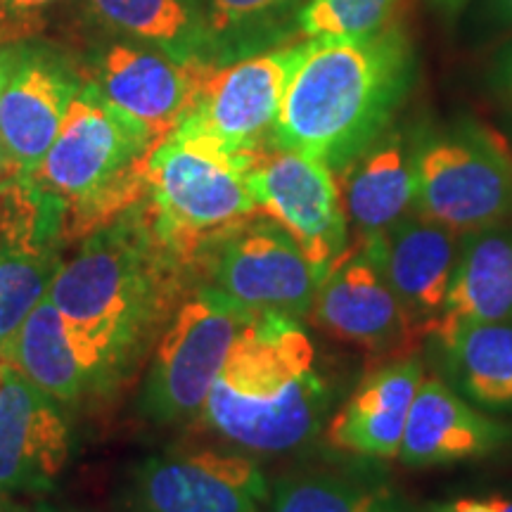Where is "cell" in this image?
Wrapping results in <instances>:
<instances>
[{"label": "cell", "mask_w": 512, "mask_h": 512, "mask_svg": "<svg viewBox=\"0 0 512 512\" xmlns=\"http://www.w3.org/2000/svg\"><path fill=\"white\" fill-rule=\"evenodd\" d=\"M328 401V382L299 320L256 316L235 339L200 418L247 451L287 453L318 432Z\"/></svg>", "instance_id": "3957f363"}, {"label": "cell", "mask_w": 512, "mask_h": 512, "mask_svg": "<svg viewBox=\"0 0 512 512\" xmlns=\"http://www.w3.org/2000/svg\"><path fill=\"white\" fill-rule=\"evenodd\" d=\"M107 27L150 43L178 62H207V36L195 0H86Z\"/></svg>", "instance_id": "d4e9b609"}, {"label": "cell", "mask_w": 512, "mask_h": 512, "mask_svg": "<svg viewBox=\"0 0 512 512\" xmlns=\"http://www.w3.org/2000/svg\"><path fill=\"white\" fill-rule=\"evenodd\" d=\"M5 363L60 403H74L93 392L86 368L81 366L60 311L50 297L24 320Z\"/></svg>", "instance_id": "cb8c5ba5"}, {"label": "cell", "mask_w": 512, "mask_h": 512, "mask_svg": "<svg viewBox=\"0 0 512 512\" xmlns=\"http://www.w3.org/2000/svg\"><path fill=\"white\" fill-rule=\"evenodd\" d=\"M252 318L207 285L192 290L159 335L138 411L157 425L200 413L235 339Z\"/></svg>", "instance_id": "ba28073f"}, {"label": "cell", "mask_w": 512, "mask_h": 512, "mask_svg": "<svg viewBox=\"0 0 512 512\" xmlns=\"http://www.w3.org/2000/svg\"><path fill=\"white\" fill-rule=\"evenodd\" d=\"M486 323H512V228L491 226L460 235L444 306L430 339Z\"/></svg>", "instance_id": "ffe728a7"}, {"label": "cell", "mask_w": 512, "mask_h": 512, "mask_svg": "<svg viewBox=\"0 0 512 512\" xmlns=\"http://www.w3.org/2000/svg\"><path fill=\"white\" fill-rule=\"evenodd\" d=\"M53 3L55 0H0V17L29 24V27L36 29V19L41 15V10Z\"/></svg>", "instance_id": "f1b7e54d"}, {"label": "cell", "mask_w": 512, "mask_h": 512, "mask_svg": "<svg viewBox=\"0 0 512 512\" xmlns=\"http://www.w3.org/2000/svg\"><path fill=\"white\" fill-rule=\"evenodd\" d=\"M3 368H5V361L0 358V380H3Z\"/></svg>", "instance_id": "d590c367"}, {"label": "cell", "mask_w": 512, "mask_h": 512, "mask_svg": "<svg viewBox=\"0 0 512 512\" xmlns=\"http://www.w3.org/2000/svg\"><path fill=\"white\" fill-rule=\"evenodd\" d=\"M0 512H22V503H17L15 496L0 491Z\"/></svg>", "instance_id": "e575fe53"}, {"label": "cell", "mask_w": 512, "mask_h": 512, "mask_svg": "<svg viewBox=\"0 0 512 512\" xmlns=\"http://www.w3.org/2000/svg\"><path fill=\"white\" fill-rule=\"evenodd\" d=\"M79 91L72 69L53 55L27 48L0 98V140L19 176L34 174L46 159Z\"/></svg>", "instance_id": "d6986e66"}, {"label": "cell", "mask_w": 512, "mask_h": 512, "mask_svg": "<svg viewBox=\"0 0 512 512\" xmlns=\"http://www.w3.org/2000/svg\"><path fill=\"white\" fill-rule=\"evenodd\" d=\"M434 347L446 377L467 401L512 411V323L470 325Z\"/></svg>", "instance_id": "603a6c76"}, {"label": "cell", "mask_w": 512, "mask_h": 512, "mask_svg": "<svg viewBox=\"0 0 512 512\" xmlns=\"http://www.w3.org/2000/svg\"><path fill=\"white\" fill-rule=\"evenodd\" d=\"M425 512H512L508 496H463L453 501L432 505Z\"/></svg>", "instance_id": "83f0119b"}, {"label": "cell", "mask_w": 512, "mask_h": 512, "mask_svg": "<svg viewBox=\"0 0 512 512\" xmlns=\"http://www.w3.org/2000/svg\"><path fill=\"white\" fill-rule=\"evenodd\" d=\"M354 242L380 268L420 335L430 337L451 285L458 235L418 214H408L384 233Z\"/></svg>", "instance_id": "2e32d148"}, {"label": "cell", "mask_w": 512, "mask_h": 512, "mask_svg": "<svg viewBox=\"0 0 512 512\" xmlns=\"http://www.w3.org/2000/svg\"><path fill=\"white\" fill-rule=\"evenodd\" d=\"M413 81L415 50L399 27L309 41L285 86L271 145L318 159L337 174L392 126Z\"/></svg>", "instance_id": "7a4b0ae2"}, {"label": "cell", "mask_w": 512, "mask_h": 512, "mask_svg": "<svg viewBox=\"0 0 512 512\" xmlns=\"http://www.w3.org/2000/svg\"><path fill=\"white\" fill-rule=\"evenodd\" d=\"M491 19L501 27H512V0H489Z\"/></svg>", "instance_id": "1f68e13d"}, {"label": "cell", "mask_w": 512, "mask_h": 512, "mask_svg": "<svg viewBox=\"0 0 512 512\" xmlns=\"http://www.w3.org/2000/svg\"><path fill=\"white\" fill-rule=\"evenodd\" d=\"M29 46H22V43H8V46H0V98H3L5 88L15 76L17 67L22 64L24 55H27Z\"/></svg>", "instance_id": "f546056e"}, {"label": "cell", "mask_w": 512, "mask_h": 512, "mask_svg": "<svg viewBox=\"0 0 512 512\" xmlns=\"http://www.w3.org/2000/svg\"><path fill=\"white\" fill-rule=\"evenodd\" d=\"M204 67L202 62H178L157 48L117 43L83 86L162 143L188 112Z\"/></svg>", "instance_id": "9a60e30c"}, {"label": "cell", "mask_w": 512, "mask_h": 512, "mask_svg": "<svg viewBox=\"0 0 512 512\" xmlns=\"http://www.w3.org/2000/svg\"><path fill=\"white\" fill-rule=\"evenodd\" d=\"M413 169V214L458 238L512 219V150L484 124L413 138Z\"/></svg>", "instance_id": "8992f818"}, {"label": "cell", "mask_w": 512, "mask_h": 512, "mask_svg": "<svg viewBox=\"0 0 512 512\" xmlns=\"http://www.w3.org/2000/svg\"><path fill=\"white\" fill-rule=\"evenodd\" d=\"M22 512H83L76 508H64V505H55L48 501H34L29 505H22Z\"/></svg>", "instance_id": "836d02e7"}, {"label": "cell", "mask_w": 512, "mask_h": 512, "mask_svg": "<svg viewBox=\"0 0 512 512\" xmlns=\"http://www.w3.org/2000/svg\"><path fill=\"white\" fill-rule=\"evenodd\" d=\"M72 456V430L53 396L5 363L0 380V491L43 496Z\"/></svg>", "instance_id": "5bb4252c"}, {"label": "cell", "mask_w": 512, "mask_h": 512, "mask_svg": "<svg viewBox=\"0 0 512 512\" xmlns=\"http://www.w3.org/2000/svg\"><path fill=\"white\" fill-rule=\"evenodd\" d=\"M512 430L482 411L437 375H425L411 403L399 460L406 467H439L501 451Z\"/></svg>", "instance_id": "e0dca14e"}, {"label": "cell", "mask_w": 512, "mask_h": 512, "mask_svg": "<svg viewBox=\"0 0 512 512\" xmlns=\"http://www.w3.org/2000/svg\"><path fill=\"white\" fill-rule=\"evenodd\" d=\"M247 166L169 136L152 150L145 207L152 228L185 266L259 214ZM195 278V275H192Z\"/></svg>", "instance_id": "5b68a950"}, {"label": "cell", "mask_w": 512, "mask_h": 512, "mask_svg": "<svg viewBox=\"0 0 512 512\" xmlns=\"http://www.w3.org/2000/svg\"><path fill=\"white\" fill-rule=\"evenodd\" d=\"M0 209V358H8L24 320L48 297L62 268L64 214L31 176L3 185Z\"/></svg>", "instance_id": "7c38bea8"}, {"label": "cell", "mask_w": 512, "mask_h": 512, "mask_svg": "<svg viewBox=\"0 0 512 512\" xmlns=\"http://www.w3.org/2000/svg\"><path fill=\"white\" fill-rule=\"evenodd\" d=\"M491 83H494L496 93L512 102V43L496 57L494 69H491Z\"/></svg>", "instance_id": "4dcf8cb0"}, {"label": "cell", "mask_w": 512, "mask_h": 512, "mask_svg": "<svg viewBox=\"0 0 512 512\" xmlns=\"http://www.w3.org/2000/svg\"><path fill=\"white\" fill-rule=\"evenodd\" d=\"M309 0H195L207 36V62L228 64L285 46L299 34L297 17Z\"/></svg>", "instance_id": "7402d4cb"}, {"label": "cell", "mask_w": 512, "mask_h": 512, "mask_svg": "<svg viewBox=\"0 0 512 512\" xmlns=\"http://www.w3.org/2000/svg\"><path fill=\"white\" fill-rule=\"evenodd\" d=\"M157 145L143 126L81 86L46 159L29 176L62 207L67 238H79L145 200V171Z\"/></svg>", "instance_id": "277c9868"}, {"label": "cell", "mask_w": 512, "mask_h": 512, "mask_svg": "<svg viewBox=\"0 0 512 512\" xmlns=\"http://www.w3.org/2000/svg\"><path fill=\"white\" fill-rule=\"evenodd\" d=\"M245 178L259 211L297 242L323 278L351 245L335 171L318 159L271 145L254 159Z\"/></svg>", "instance_id": "8fae6325"}, {"label": "cell", "mask_w": 512, "mask_h": 512, "mask_svg": "<svg viewBox=\"0 0 512 512\" xmlns=\"http://www.w3.org/2000/svg\"><path fill=\"white\" fill-rule=\"evenodd\" d=\"M422 377L425 368L415 354L382 361L330 418L325 427L328 446L358 458H399Z\"/></svg>", "instance_id": "ac0fdd59"}, {"label": "cell", "mask_w": 512, "mask_h": 512, "mask_svg": "<svg viewBox=\"0 0 512 512\" xmlns=\"http://www.w3.org/2000/svg\"><path fill=\"white\" fill-rule=\"evenodd\" d=\"M195 283L190 266L164 247L145 200L86 235L62 264L48 297L60 311L93 392L136 368Z\"/></svg>", "instance_id": "6da1fadb"}, {"label": "cell", "mask_w": 512, "mask_h": 512, "mask_svg": "<svg viewBox=\"0 0 512 512\" xmlns=\"http://www.w3.org/2000/svg\"><path fill=\"white\" fill-rule=\"evenodd\" d=\"M439 3H458V0H439Z\"/></svg>", "instance_id": "8d00e7d4"}, {"label": "cell", "mask_w": 512, "mask_h": 512, "mask_svg": "<svg viewBox=\"0 0 512 512\" xmlns=\"http://www.w3.org/2000/svg\"><path fill=\"white\" fill-rule=\"evenodd\" d=\"M309 316L320 330L380 361L413 356L422 339L380 268L354 240L320 278Z\"/></svg>", "instance_id": "4fadbf2b"}, {"label": "cell", "mask_w": 512, "mask_h": 512, "mask_svg": "<svg viewBox=\"0 0 512 512\" xmlns=\"http://www.w3.org/2000/svg\"><path fill=\"white\" fill-rule=\"evenodd\" d=\"M264 512H425L380 479L302 472L280 479Z\"/></svg>", "instance_id": "484cf974"}, {"label": "cell", "mask_w": 512, "mask_h": 512, "mask_svg": "<svg viewBox=\"0 0 512 512\" xmlns=\"http://www.w3.org/2000/svg\"><path fill=\"white\" fill-rule=\"evenodd\" d=\"M17 176H19L17 164L12 162L10 152L5 150L3 140H0V185H5V183H10V181H15Z\"/></svg>", "instance_id": "d6a6232c"}, {"label": "cell", "mask_w": 512, "mask_h": 512, "mask_svg": "<svg viewBox=\"0 0 512 512\" xmlns=\"http://www.w3.org/2000/svg\"><path fill=\"white\" fill-rule=\"evenodd\" d=\"M306 46L309 41L287 43L219 67L207 64L188 112L171 136L249 169L271 147L285 86Z\"/></svg>", "instance_id": "52a82bcc"}, {"label": "cell", "mask_w": 512, "mask_h": 512, "mask_svg": "<svg viewBox=\"0 0 512 512\" xmlns=\"http://www.w3.org/2000/svg\"><path fill=\"white\" fill-rule=\"evenodd\" d=\"M192 275L252 316H309L320 273L302 249L271 219L240 226L204 249Z\"/></svg>", "instance_id": "9c48e42d"}, {"label": "cell", "mask_w": 512, "mask_h": 512, "mask_svg": "<svg viewBox=\"0 0 512 512\" xmlns=\"http://www.w3.org/2000/svg\"><path fill=\"white\" fill-rule=\"evenodd\" d=\"M342 204L356 238H373L413 214V140L389 126L337 171Z\"/></svg>", "instance_id": "44dd1931"}, {"label": "cell", "mask_w": 512, "mask_h": 512, "mask_svg": "<svg viewBox=\"0 0 512 512\" xmlns=\"http://www.w3.org/2000/svg\"><path fill=\"white\" fill-rule=\"evenodd\" d=\"M271 489L261 467L240 453H155L126 472L121 512H264Z\"/></svg>", "instance_id": "30bf717a"}, {"label": "cell", "mask_w": 512, "mask_h": 512, "mask_svg": "<svg viewBox=\"0 0 512 512\" xmlns=\"http://www.w3.org/2000/svg\"><path fill=\"white\" fill-rule=\"evenodd\" d=\"M399 0H309L297 17L299 36L309 41L366 38L389 27Z\"/></svg>", "instance_id": "4316f807"}]
</instances>
